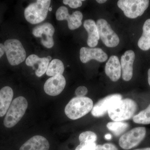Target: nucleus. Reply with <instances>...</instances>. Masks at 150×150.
Masks as SVG:
<instances>
[{
  "label": "nucleus",
  "instance_id": "nucleus-1",
  "mask_svg": "<svg viewBox=\"0 0 150 150\" xmlns=\"http://www.w3.org/2000/svg\"><path fill=\"white\" fill-rule=\"evenodd\" d=\"M138 108L134 100L130 98L121 99L114 103L108 113L113 121H121L129 120L134 116Z\"/></svg>",
  "mask_w": 150,
  "mask_h": 150
},
{
  "label": "nucleus",
  "instance_id": "nucleus-2",
  "mask_svg": "<svg viewBox=\"0 0 150 150\" xmlns=\"http://www.w3.org/2000/svg\"><path fill=\"white\" fill-rule=\"evenodd\" d=\"M92 100L87 97H76L71 99L65 108L66 115L71 120H77L85 116L92 110Z\"/></svg>",
  "mask_w": 150,
  "mask_h": 150
},
{
  "label": "nucleus",
  "instance_id": "nucleus-3",
  "mask_svg": "<svg viewBox=\"0 0 150 150\" xmlns=\"http://www.w3.org/2000/svg\"><path fill=\"white\" fill-rule=\"evenodd\" d=\"M28 105L27 100L24 97H18L14 99L4 120V125L5 127L11 128L16 125L24 115Z\"/></svg>",
  "mask_w": 150,
  "mask_h": 150
},
{
  "label": "nucleus",
  "instance_id": "nucleus-4",
  "mask_svg": "<svg viewBox=\"0 0 150 150\" xmlns=\"http://www.w3.org/2000/svg\"><path fill=\"white\" fill-rule=\"evenodd\" d=\"M50 0H38L29 5L24 11V16L28 22L36 24L45 20L51 4Z\"/></svg>",
  "mask_w": 150,
  "mask_h": 150
},
{
  "label": "nucleus",
  "instance_id": "nucleus-5",
  "mask_svg": "<svg viewBox=\"0 0 150 150\" xmlns=\"http://www.w3.org/2000/svg\"><path fill=\"white\" fill-rule=\"evenodd\" d=\"M4 46L7 58L11 65H18L25 60L26 52L19 40L8 39L5 41Z\"/></svg>",
  "mask_w": 150,
  "mask_h": 150
},
{
  "label": "nucleus",
  "instance_id": "nucleus-6",
  "mask_svg": "<svg viewBox=\"0 0 150 150\" xmlns=\"http://www.w3.org/2000/svg\"><path fill=\"white\" fill-rule=\"evenodd\" d=\"M149 4V1L147 0H119L117 2L118 7L125 16L131 19L142 16Z\"/></svg>",
  "mask_w": 150,
  "mask_h": 150
},
{
  "label": "nucleus",
  "instance_id": "nucleus-7",
  "mask_svg": "<svg viewBox=\"0 0 150 150\" xmlns=\"http://www.w3.org/2000/svg\"><path fill=\"white\" fill-rule=\"evenodd\" d=\"M146 128L136 127L122 135L119 140V145L124 150H129L138 146L144 139Z\"/></svg>",
  "mask_w": 150,
  "mask_h": 150
},
{
  "label": "nucleus",
  "instance_id": "nucleus-8",
  "mask_svg": "<svg viewBox=\"0 0 150 150\" xmlns=\"http://www.w3.org/2000/svg\"><path fill=\"white\" fill-rule=\"evenodd\" d=\"M96 24L100 38L103 43L110 48L118 46L120 39L108 22L105 20L100 18L97 21Z\"/></svg>",
  "mask_w": 150,
  "mask_h": 150
},
{
  "label": "nucleus",
  "instance_id": "nucleus-9",
  "mask_svg": "<svg viewBox=\"0 0 150 150\" xmlns=\"http://www.w3.org/2000/svg\"><path fill=\"white\" fill-rule=\"evenodd\" d=\"M56 16L58 21H67L68 27L71 30L77 29L80 27L83 18L82 13L79 11H76L71 15H70L68 8L64 6H62L58 9Z\"/></svg>",
  "mask_w": 150,
  "mask_h": 150
},
{
  "label": "nucleus",
  "instance_id": "nucleus-10",
  "mask_svg": "<svg viewBox=\"0 0 150 150\" xmlns=\"http://www.w3.org/2000/svg\"><path fill=\"white\" fill-rule=\"evenodd\" d=\"M54 32L55 28L53 25L49 23H45L34 28L32 33L35 37L41 38V43L43 46L50 48L54 46Z\"/></svg>",
  "mask_w": 150,
  "mask_h": 150
},
{
  "label": "nucleus",
  "instance_id": "nucleus-11",
  "mask_svg": "<svg viewBox=\"0 0 150 150\" xmlns=\"http://www.w3.org/2000/svg\"><path fill=\"white\" fill-rule=\"evenodd\" d=\"M122 98V96L119 94H113L105 97L94 105L91 110L92 115L95 117L103 116L112 105Z\"/></svg>",
  "mask_w": 150,
  "mask_h": 150
},
{
  "label": "nucleus",
  "instance_id": "nucleus-12",
  "mask_svg": "<svg viewBox=\"0 0 150 150\" xmlns=\"http://www.w3.org/2000/svg\"><path fill=\"white\" fill-rule=\"evenodd\" d=\"M66 85V79L63 75H56L46 81L44 84V90L48 95L56 96L63 91Z\"/></svg>",
  "mask_w": 150,
  "mask_h": 150
},
{
  "label": "nucleus",
  "instance_id": "nucleus-13",
  "mask_svg": "<svg viewBox=\"0 0 150 150\" xmlns=\"http://www.w3.org/2000/svg\"><path fill=\"white\" fill-rule=\"evenodd\" d=\"M80 59L84 64L92 59L98 62H103L107 60L108 55L101 48L82 47L80 51Z\"/></svg>",
  "mask_w": 150,
  "mask_h": 150
},
{
  "label": "nucleus",
  "instance_id": "nucleus-14",
  "mask_svg": "<svg viewBox=\"0 0 150 150\" xmlns=\"http://www.w3.org/2000/svg\"><path fill=\"white\" fill-rule=\"evenodd\" d=\"M135 59V54L132 50L126 51L121 57V67L122 79L128 81L133 76V64Z\"/></svg>",
  "mask_w": 150,
  "mask_h": 150
},
{
  "label": "nucleus",
  "instance_id": "nucleus-15",
  "mask_svg": "<svg viewBox=\"0 0 150 150\" xmlns=\"http://www.w3.org/2000/svg\"><path fill=\"white\" fill-rule=\"evenodd\" d=\"M50 144L43 136H35L22 145L19 150H49Z\"/></svg>",
  "mask_w": 150,
  "mask_h": 150
},
{
  "label": "nucleus",
  "instance_id": "nucleus-16",
  "mask_svg": "<svg viewBox=\"0 0 150 150\" xmlns=\"http://www.w3.org/2000/svg\"><path fill=\"white\" fill-rule=\"evenodd\" d=\"M121 67L119 59L117 56L112 55L108 60L105 67V73L110 80L116 82L121 76Z\"/></svg>",
  "mask_w": 150,
  "mask_h": 150
},
{
  "label": "nucleus",
  "instance_id": "nucleus-17",
  "mask_svg": "<svg viewBox=\"0 0 150 150\" xmlns=\"http://www.w3.org/2000/svg\"><path fill=\"white\" fill-rule=\"evenodd\" d=\"M50 61L47 58H40L37 55L32 54L28 57L25 61V64L28 67H33L36 64H38L37 70L35 71V75L38 77L42 76L47 71Z\"/></svg>",
  "mask_w": 150,
  "mask_h": 150
},
{
  "label": "nucleus",
  "instance_id": "nucleus-18",
  "mask_svg": "<svg viewBox=\"0 0 150 150\" xmlns=\"http://www.w3.org/2000/svg\"><path fill=\"white\" fill-rule=\"evenodd\" d=\"M13 92L10 87L6 86L0 90V117L5 115L12 103Z\"/></svg>",
  "mask_w": 150,
  "mask_h": 150
},
{
  "label": "nucleus",
  "instance_id": "nucleus-19",
  "mask_svg": "<svg viewBox=\"0 0 150 150\" xmlns=\"http://www.w3.org/2000/svg\"><path fill=\"white\" fill-rule=\"evenodd\" d=\"M83 26L88 34V45L91 48L95 47L98 44L100 39L96 23L93 20H86L84 22Z\"/></svg>",
  "mask_w": 150,
  "mask_h": 150
},
{
  "label": "nucleus",
  "instance_id": "nucleus-20",
  "mask_svg": "<svg viewBox=\"0 0 150 150\" xmlns=\"http://www.w3.org/2000/svg\"><path fill=\"white\" fill-rule=\"evenodd\" d=\"M138 45L143 51L150 49V18L147 20L144 23L143 33L138 41Z\"/></svg>",
  "mask_w": 150,
  "mask_h": 150
},
{
  "label": "nucleus",
  "instance_id": "nucleus-21",
  "mask_svg": "<svg viewBox=\"0 0 150 150\" xmlns=\"http://www.w3.org/2000/svg\"><path fill=\"white\" fill-rule=\"evenodd\" d=\"M64 71V66L61 60L53 59L48 65L46 75L49 76H54L58 75H63Z\"/></svg>",
  "mask_w": 150,
  "mask_h": 150
},
{
  "label": "nucleus",
  "instance_id": "nucleus-22",
  "mask_svg": "<svg viewBox=\"0 0 150 150\" xmlns=\"http://www.w3.org/2000/svg\"><path fill=\"white\" fill-rule=\"evenodd\" d=\"M107 128L115 136H118L125 132L129 127V124L121 121L110 122L107 123Z\"/></svg>",
  "mask_w": 150,
  "mask_h": 150
},
{
  "label": "nucleus",
  "instance_id": "nucleus-23",
  "mask_svg": "<svg viewBox=\"0 0 150 150\" xmlns=\"http://www.w3.org/2000/svg\"><path fill=\"white\" fill-rule=\"evenodd\" d=\"M133 121L138 124H150V104L145 110L141 111L133 117Z\"/></svg>",
  "mask_w": 150,
  "mask_h": 150
},
{
  "label": "nucleus",
  "instance_id": "nucleus-24",
  "mask_svg": "<svg viewBox=\"0 0 150 150\" xmlns=\"http://www.w3.org/2000/svg\"><path fill=\"white\" fill-rule=\"evenodd\" d=\"M97 139V136L94 132L91 131H87L83 132L79 137V140L80 143L86 142H95Z\"/></svg>",
  "mask_w": 150,
  "mask_h": 150
},
{
  "label": "nucleus",
  "instance_id": "nucleus-25",
  "mask_svg": "<svg viewBox=\"0 0 150 150\" xmlns=\"http://www.w3.org/2000/svg\"><path fill=\"white\" fill-rule=\"evenodd\" d=\"M96 146V142L80 143L75 150H95Z\"/></svg>",
  "mask_w": 150,
  "mask_h": 150
},
{
  "label": "nucleus",
  "instance_id": "nucleus-26",
  "mask_svg": "<svg viewBox=\"0 0 150 150\" xmlns=\"http://www.w3.org/2000/svg\"><path fill=\"white\" fill-rule=\"evenodd\" d=\"M63 3L64 4L68 5L72 8H78L82 5V2L80 0H64Z\"/></svg>",
  "mask_w": 150,
  "mask_h": 150
},
{
  "label": "nucleus",
  "instance_id": "nucleus-27",
  "mask_svg": "<svg viewBox=\"0 0 150 150\" xmlns=\"http://www.w3.org/2000/svg\"><path fill=\"white\" fill-rule=\"evenodd\" d=\"M95 150H118L115 145L110 143H106L103 145H96Z\"/></svg>",
  "mask_w": 150,
  "mask_h": 150
},
{
  "label": "nucleus",
  "instance_id": "nucleus-28",
  "mask_svg": "<svg viewBox=\"0 0 150 150\" xmlns=\"http://www.w3.org/2000/svg\"><path fill=\"white\" fill-rule=\"evenodd\" d=\"M87 88L84 86L79 87L76 90L75 94L76 97H84L88 93Z\"/></svg>",
  "mask_w": 150,
  "mask_h": 150
},
{
  "label": "nucleus",
  "instance_id": "nucleus-29",
  "mask_svg": "<svg viewBox=\"0 0 150 150\" xmlns=\"http://www.w3.org/2000/svg\"><path fill=\"white\" fill-rule=\"evenodd\" d=\"M4 46L2 43H0V59L2 57L5 53Z\"/></svg>",
  "mask_w": 150,
  "mask_h": 150
},
{
  "label": "nucleus",
  "instance_id": "nucleus-30",
  "mask_svg": "<svg viewBox=\"0 0 150 150\" xmlns=\"http://www.w3.org/2000/svg\"><path fill=\"white\" fill-rule=\"evenodd\" d=\"M111 135L110 134H105V138L107 140H110L111 139Z\"/></svg>",
  "mask_w": 150,
  "mask_h": 150
},
{
  "label": "nucleus",
  "instance_id": "nucleus-31",
  "mask_svg": "<svg viewBox=\"0 0 150 150\" xmlns=\"http://www.w3.org/2000/svg\"><path fill=\"white\" fill-rule=\"evenodd\" d=\"M148 83H149V85L150 86V69H149V70H148Z\"/></svg>",
  "mask_w": 150,
  "mask_h": 150
},
{
  "label": "nucleus",
  "instance_id": "nucleus-32",
  "mask_svg": "<svg viewBox=\"0 0 150 150\" xmlns=\"http://www.w3.org/2000/svg\"><path fill=\"white\" fill-rule=\"evenodd\" d=\"M96 2L99 4H102L106 2V0H97Z\"/></svg>",
  "mask_w": 150,
  "mask_h": 150
},
{
  "label": "nucleus",
  "instance_id": "nucleus-33",
  "mask_svg": "<svg viewBox=\"0 0 150 150\" xmlns=\"http://www.w3.org/2000/svg\"><path fill=\"white\" fill-rule=\"evenodd\" d=\"M134 150H150V148H145L143 149H137Z\"/></svg>",
  "mask_w": 150,
  "mask_h": 150
},
{
  "label": "nucleus",
  "instance_id": "nucleus-34",
  "mask_svg": "<svg viewBox=\"0 0 150 150\" xmlns=\"http://www.w3.org/2000/svg\"><path fill=\"white\" fill-rule=\"evenodd\" d=\"M47 59H48V60H49V61H51V59H52V57H51V56H47Z\"/></svg>",
  "mask_w": 150,
  "mask_h": 150
},
{
  "label": "nucleus",
  "instance_id": "nucleus-35",
  "mask_svg": "<svg viewBox=\"0 0 150 150\" xmlns=\"http://www.w3.org/2000/svg\"><path fill=\"white\" fill-rule=\"evenodd\" d=\"M52 10V8L51 7H49V9H48V11H51Z\"/></svg>",
  "mask_w": 150,
  "mask_h": 150
}]
</instances>
